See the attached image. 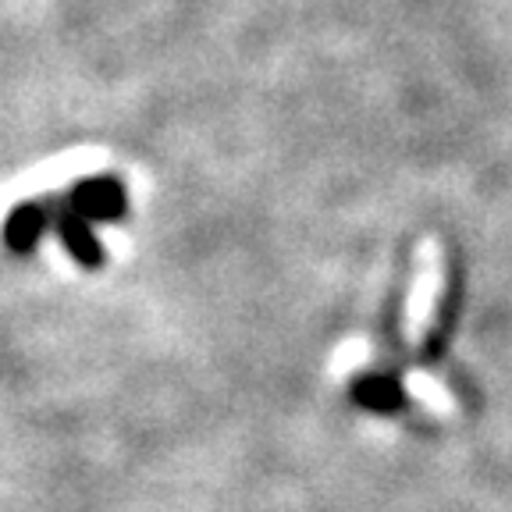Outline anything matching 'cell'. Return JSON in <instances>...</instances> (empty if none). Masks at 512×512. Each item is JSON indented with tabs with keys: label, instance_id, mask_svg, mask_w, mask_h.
<instances>
[{
	"label": "cell",
	"instance_id": "cell-1",
	"mask_svg": "<svg viewBox=\"0 0 512 512\" xmlns=\"http://www.w3.org/2000/svg\"><path fill=\"white\" fill-rule=\"evenodd\" d=\"M61 239H64V246H68V253H72L79 264H86V267L104 264V249H100L96 235L89 232V217L72 214V210H68V214L61 217Z\"/></svg>",
	"mask_w": 512,
	"mask_h": 512
},
{
	"label": "cell",
	"instance_id": "cell-2",
	"mask_svg": "<svg viewBox=\"0 0 512 512\" xmlns=\"http://www.w3.org/2000/svg\"><path fill=\"white\" fill-rule=\"evenodd\" d=\"M75 207L82 217H118L121 214V189L107 178H96L75 189Z\"/></svg>",
	"mask_w": 512,
	"mask_h": 512
},
{
	"label": "cell",
	"instance_id": "cell-3",
	"mask_svg": "<svg viewBox=\"0 0 512 512\" xmlns=\"http://www.w3.org/2000/svg\"><path fill=\"white\" fill-rule=\"evenodd\" d=\"M356 402L360 406H370L377 413H392V409L402 406V388L395 377L388 374H370L356 384Z\"/></svg>",
	"mask_w": 512,
	"mask_h": 512
},
{
	"label": "cell",
	"instance_id": "cell-4",
	"mask_svg": "<svg viewBox=\"0 0 512 512\" xmlns=\"http://www.w3.org/2000/svg\"><path fill=\"white\" fill-rule=\"evenodd\" d=\"M43 228H47L43 210L25 203V207H18L8 221V246L15 249V253H25V249L36 246V239L43 235Z\"/></svg>",
	"mask_w": 512,
	"mask_h": 512
}]
</instances>
